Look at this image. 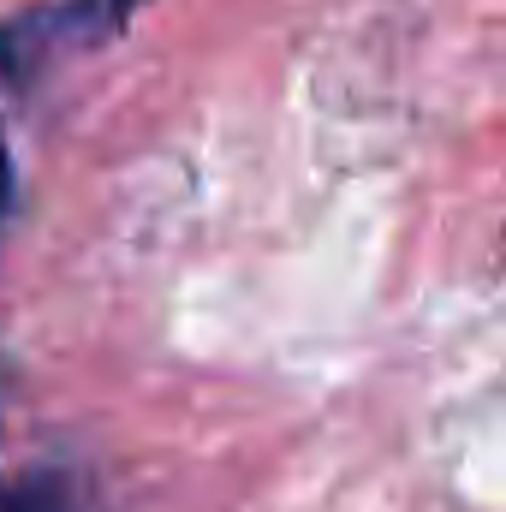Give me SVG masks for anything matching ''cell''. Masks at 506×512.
I'll return each instance as SVG.
<instances>
[{
    "label": "cell",
    "mask_w": 506,
    "mask_h": 512,
    "mask_svg": "<svg viewBox=\"0 0 506 512\" xmlns=\"http://www.w3.org/2000/svg\"><path fill=\"white\" fill-rule=\"evenodd\" d=\"M6 512H78V507H72V495H66L60 483L42 477V483H24V489L6 501Z\"/></svg>",
    "instance_id": "6da1fadb"
},
{
    "label": "cell",
    "mask_w": 506,
    "mask_h": 512,
    "mask_svg": "<svg viewBox=\"0 0 506 512\" xmlns=\"http://www.w3.org/2000/svg\"><path fill=\"white\" fill-rule=\"evenodd\" d=\"M0 203H6V143H0Z\"/></svg>",
    "instance_id": "7a4b0ae2"
}]
</instances>
